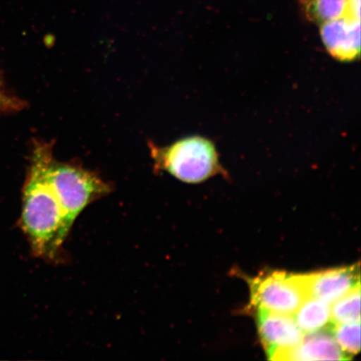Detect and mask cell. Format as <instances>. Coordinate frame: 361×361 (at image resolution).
<instances>
[{
    "instance_id": "cell-1",
    "label": "cell",
    "mask_w": 361,
    "mask_h": 361,
    "mask_svg": "<svg viewBox=\"0 0 361 361\" xmlns=\"http://www.w3.org/2000/svg\"><path fill=\"white\" fill-rule=\"evenodd\" d=\"M54 142H35L23 189L20 228L36 258L59 263L72 225L49 178Z\"/></svg>"
},
{
    "instance_id": "cell-2",
    "label": "cell",
    "mask_w": 361,
    "mask_h": 361,
    "mask_svg": "<svg viewBox=\"0 0 361 361\" xmlns=\"http://www.w3.org/2000/svg\"><path fill=\"white\" fill-rule=\"evenodd\" d=\"M156 171H166L187 183H200L220 170L219 152L209 139L192 135L166 147L149 142Z\"/></svg>"
},
{
    "instance_id": "cell-3",
    "label": "cell",
    "mask_w": 361,
    "mask_h": 361,
    "mask_svg": "<svg viewBox=\"0 0 361 361\" xmlns=\"http://www.w3.org/2000/svg\"><path fill=\"white\" fill-rule=\"evenodd\" d=\"M49 178L72 226L88 206L113 191L112 185L94 171L75 162L59 161L55 157L49 165Z\"/></svg>"
},
{
    "instance_id": "cell-4",
    "label": "cell",
    "mask_w": 361,
    "mask_h": 361,
    "mask_svg": "<svg viewBox=\"0 0 361 361\" xmlns=\"http://www.w3.org/2000/svg\"><path fill=\"white\" fill-rule=\"evenodd\" d=\"M252 304L270 312L293 315L309 297L305 274L274 272L250 283Z\"/></svg>"
},
{
    "instance_id": "cell-5",
    "label": "cell",
    "mask_w": 361,
    "mask_h": 361,
    "mask_svg": "<svg viewBox=\"0 0 361 361\" xmlns=\"http://www.w3.org/2000/svg\"><path fill=\"white\" fill-rule=\"evenodd\" d=\"M257 323L262 344L270 360H281L282 356L295 348L305 336L293 315L259 309Z\"/></svg>"
},
{
    "instance_id": "cell-6",
    "label": "cell",
    "mask_w": 361,
    "mask_h": 361,
    "mask_svg": "<svg viewBox=\"0 0 361 361\" xmlns=\"http://www.w3.org/2000/svg\"><path fill=\"white\" fill-rule=\"evenodd\" d=\"M320 36L329 55L337 61L350 62L360 55V20L349 17L324 23Z\"/></svg>"
},
{
    "instance_id": "cell-7",
    "label": "cell",
    "mask_w": 361,
    "mask_h": 361,
    "mask_svg": "<svg viewBox=\"0 0 361 361\" xmlns=\"http://www.w3.org/2000/svg\"><path fill=\"white\" fill-rule=\"evenodd\" d=\"M305 275L309 297L331 305L360 286L359 267L355 266Z\"/></svg>"
},
{
    "instance_id": "cell-8",
    "label": "cell",
    "mask_w": 361,
    "mask_h": 361,
    "mask_svg": "<svg viewBox=\"0 0 361 361\" xmlns=\"http://www.w3.org/2000/svg\"><path fill=\"white\" fill-rule=\"evenodd\" d=\"M343 351L332 333L317 331L305 334L303 340L295 348L284 354L281 360H346Z\"/></svg>"
},
{
    "instance_id": "cell-9",
    "label": "cell",
    "mask_w": 361,
    "mask_h": 361,
    "mask_svg": "<svg viewBox=\"0 0 361 361\" xmlns=\"http://www.w3.org/2000/svg\"><path fill=\"white\" fill-rule=\"evenodd\" d=\"M293 318L305 335L322 331L331 322V305L308 297L293 314Z\"/></svg>"
},
{
    "instance_id": "cell-10",
    "label": "cell",
    "mask_w": 361,
    "mask_h": 361,
    "mask_svg": "<svg viewBox=\"0 0 361 361\" xmlns=\"http://www.w3.org/2000/svg\"><path fill=\"white\" fill-rule=\"evenodd\" d=\"M348 0H308L305 11L309 19L322 25L324 23L347 17Z\"/></svg>"
},
{
    "instance_id": "cell-11",
    "label": "cell",
    "mask_w": 361,
    "mask_h": 361,
    "mask_svg": "<svg viewBox=\"0 0 361 361\" xmlns=\"http://www.w3.org/2000/svg\"><path fill=\"white\" fill-rule=\"evenodd\" d=\"M333 324L360 322V286L331 305Z\"/></svg>"
},
{
    "instance_id": "cell-12",
    "label": "cell",
    "mask_w": 361,
    "mask_h": 361,
    "mask_svg": "<svg viewBox=\"0 0 361 361\" xmlns=\"http://www.w3.org/2000/svg\"><path fill=\"white\" fill-rule=\"evenodd\" d=\"M332 335L347 355L358 354L360 350V322L336 324Z\"/></svg>"
},
{
    "instance_id": "cell-13",
    "label": "cell",
    "mask_w": 361,
    "mask_h": 361,
    "mask_svg": "<svg viewBox=\"0 0 361 361\" xmlns=\"http://www.w3.org/2000/svg\"><path fill=\"white\" fill-rule=\"evenodd\" d=\"M347 17L360 20V0H348Z\"/></svg>"
},
{
    "instance_id": "cell-14",
    "label": "cell",
    "mask_w": 361,
    "mask_h": 361,
    "mask_svg": "<svg viewBox=\"0 0 361 361\" xmlns=\"http://www.w3.org/2000/svg\"><path fill=\"white\" fill-rule=\"evenodd\" d=\"M1 101H2L1 99H0V102H1Z\"/></svg>"
}]
</instances>
